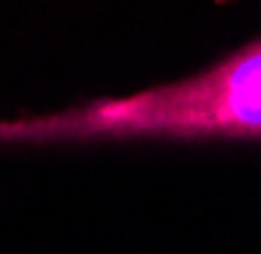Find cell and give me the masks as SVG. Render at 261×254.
Here are the masks:
<instances>
[{"mask_svg":"<svg viewBox=\"0 0 261 254\" xmlns=\"http://www.w3.org/2000/svg\"><path fill=\"white\" fill-rule=\"evenodd\" d=\"M74 131H180V134H261V42L222 60L194 82L145 92L134 99L95 103Z\"/></svg>","mask_w":261,"mask_h":254,"instance_id":"1","label":"cell"}]
</instances>
